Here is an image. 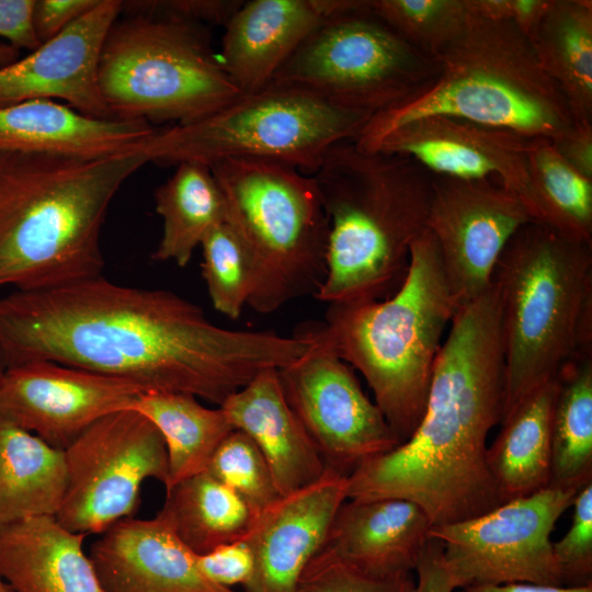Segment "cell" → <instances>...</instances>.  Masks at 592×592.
I'll return each instance as SVG.
<instances>
[{"label":"cell","mask_w":592,"mask_h":592,"mask_svg":"<svg viewBox=\"0 0 592 592\" xmlns=\"http://www.w3.org/2000/svg\"><path fill=\"white\" fill-rule=\"evenodd\" d=\"M312 345L299 334L225 329L175 293L102 275L0 298L7 367L49 361L218 406L260 372L286 367Z\"/></svg>","instance_id":"1"},{"label":"cell","mask_w":592,"mask_h":592,"mask_svg":"<svg viewBox=\"0 0 592 592\" xmlns=\"http://www.w3.org/2000/svg\"><path fill=\"white\" fill-rule=\"evenodd\" d=\"M504 394L501 306L492 283L456 309L413 433L353 470L348 498L409 500L432 525L499 506L503 502L488 467L487 437L502 421Z\"/></svg>","instance_id":"2"},{"label":"cell","mask_w":592,"mask_h":592,"mask_svg":"<svg viewBox=\"0 0 592 592\" xmlns=\"http://www.w3.org/2000/svg\"><path fill=\"white\" fill-rule=\"evenodd\" d=\"M148 158L0 152V287L49 289L102 275L100 236L122 184Z\"/></svg>","instance_id":"3"},{"label":"cell","mask_w":592,"mask_h":592,"mask_svg":"<svg viewBox=\"0 0 592 592\" xmlns=\"http://www.w3.org/2000/svg\"><path fill=\"white\" fill-rule=\"evenodd\" d=\"M312 175L329 220L327 274L315 297L328 305L389 297L426 229L434 175L410 157L352 140L332 146Z\"/></svg>","instance_id":"4"},{"label":"cell","mask_w":592,"mask_h":592,"mask_svg":"<svg viewBox=\"0 0 592 592\" xmlns=\"http://www.w3.org/2000/svg\"><path fill=\"white\" fill-rule=\"evenodd\" d=\"M456 309L435 239L425 229L412 243L392 295L329 304L323 322L304 327L363 375L402 443L422 418L442 337Z\"/></svg>","instance_id":"5"},{"label":"cell","mask_w":592,"mask_h":592,"mask_svg":"<svg viewBox=\"0 0 592 592\" xmlns=\"http://www.w3.org/2000/svg\"><path fill=\"white\" fill-rule=\"evenodd\" d=\"M492 283L501 306L504 418L566 363L592 352V243L530 221L503 249Z\"/></svg>","instance_id":"6"},{"label":"cell","mask_w":592,"mask_h":592,"mask_svg":"<svg viewBox=\"0 0 592 592\" xmlns=\"http://www.w3.org/2000/svg\"><path fill=\"white\" fill-rule=\"evenodd\" d=\"M432 58L439 69L434 80L401 104L373 115L352 140L358 148L367 149L396 127L429 115L550 140L573 123L528 38L511 22L473 15Z\"/></svg>","instance_id":"7"},{"label":"cell","mask_w":592,"mask_h":592,"mask_svg":"<svg viewBox=\"0 0 592 592\" xmlns=\"http://www.w3.org/2000/svg\"><path fill=\"white\" fill-rule=\"evenodd\" d=\"M227 224L249 252L257 285L248 305L271 314L312 295L327 274L329 220L314 175L277 160L230 158L208 166Z\"/></svg>","instance_id":"8"},{"label":"cell","mask_w":592,"mask_h":592,"mask_svg":"<svg viewBox=\"0 0 592 592\" xmlns=\"http://www.w3.org/2000/svg\"><path fill=\"white\" fill-rule=\"evenodd\" d=\"M99 87L114 118L186 124L237 99L201 23L132 13L115 21L99 61Z\"/></svg>","instance_id":"9"},{"label":"cell","mask_w":592,"mask_h":592,"mask_svg":"<svg viewBox=\"0 0 592 592\" xmlns=\"http://www.w3.org/2000/svg\"><path fill=\"white\" fill-rule=\"evenodd\" d=\"M369 118L308 92L270 84L200 119L156 129L136 150L162 166L262 158L312 175L326 152L354 140Z\"/></svg>","instance_id":"10"},{"label":"cell","mask_w":592,"mask_h":592,"mask_svg":"<svg viewBox=\"0 0 592 592\" xmlns=\"http://www.w3.org/2000/svg\"><path fill=\"white\" fill-rule=\"evenodd\" d=\"M437 70L432 57L371 11L368 0H353L315 27L271 84L372 117L422 91Z\"/></svg>","instance_id":"11"},{"label":"cell","mask_w":592,"mask_h":592,"mask_svg":"<svg viewBox=\"0 0 592 592\" xmlns=\"http://www.w3.org/2000/svg\"><path fill=\"white\" fill-rule=\"evenodd\" d=\"M67 486L56 515L71 532L101 534L137 509L144 481L168 482L158 429L136 410L110 413L64 449Z\"/></svg>","instance_id":"12"},{"label":"cell","mask_w":592,"mask_h":592,"mask_svg":"<svg viewBox=\"0 0 592 592\" xmlns=\"http://www.w3.org/2000/svg\"><path fill=\"white\" fill-rule=\"evenodd\" d=\"M579 490L549 485L468 520L432 525L429 537L457 589L513 582L562 585L551 532Z\"/></svg>","instance_id":"13"},{"label":"cell","mask_w":592,"mask_h":592,"mask_svg":"<svg viewBox=\"0 0 592 592\" xmlns=\"http://www.w3.org/2000/svg\"><path fill=\"white\" fill-rule=\"evenodd\" d=\"M300 330L315 344L300 360L277 371L281 386L326 467L349 476L401 442L363 391L354 368L304 325Z\"/></svg>","instance_id":"14"},{"label":"cell","mask_w":592,"mask_h":592,"mask_svg":"<svg viewBox=\"0 0 592 592\" xmlns=\"http://www.w3.org/2000/svg\"><path fill=\"white\" fill-rule=\"evenodd\" d=\"M530 221L521 198L493 180L434 175L426 229L457 308L491 286L503 249Z\"/></svg>","instance_id":"15"},{"label":"cell","mask_w":592,"mask_h":592,"mask_svg":"<svg viewBox=\"0 0 592 592\" xmlns=\"http://www.w3.org/2000/svg\"><path fill=\"white\" fill-rule=\"evenodd\" d=\"M145 390L118 377L36 361L9 366L0 385V418L64 451L101 418L132 409Z\"/></svg>","instance_id":"16"},{"label":"cell","mask_w":592,"mask_h":592,"mask_svg":"<svg viewBox=\"0 0 592 592\" xmlns=\"http://www.w3.org/2000/svg\"><path fill=\"white\" fill-rule=\"evenodd\" d=\"M530 139L457 117L429 115L396 127L363 150L410 157L435 177L493 180L517 195L530 214Z\"/></svg>","instance_id":"17"},{"label":"cell","mask_w":592,"mask_h":592,"mask_svg":"<svg viewBox=\"0 0 592 592\" xmlns=\"http://www.w3.org/2000/svg\"><path fill=\"white\" fill-rule=\"evenodd\" d=\"M122 1L100 0L88 13L14 62L0 68V106L59 99L96 118H114L99 87V61Z\"/></svg>","instance_id":"18"},{"label":"cell","mask_w":592,"mask_h":592,"mask_svg":"<svg viewBox=\"0 0 592 592\" xmlns=\"http://www.w3.org/2000/svg\"><path fill=\"white\" fill-rule=\"evenodd\" d=\"M348 499V476L327 468L317 481L281 496L255 516L242 537L254 556L247 592H296L308 562L323 548Z\"/></svg>","instance_id":"19"},{"label":"cell","mask_w":592,"mask_h":592,"mask_svg":"<svg viewBox=\"0 0 592 592\" xmlns=\"http://www.w3.org/2000/svg\"><path fill=\"white\" fill-rule=\"evenodd\" d=\"M89 557L104 592H236L210 581L159 513L125 517L100 534Z\"/></svg>","instance_id":"20"},{"label":"cell","mask_w":592,"mask_h":592,"mask_svg":"<svg viewBox=\"0 0 592 592\" xmlns=\"http://www.w3.org/2000/svg\"><path fill=\"white\" fill-rule=\"evenodd\" d=\"M345 0L243 1L225 24L220 65L242 94L269 87L277 71Z\"/></svg>","instance_id":"21"},{"label":"cell","mask_w":592,"mask_h":592,"mask_svg":"<svg viewBox=\"0 0 592 592\" xmlns=\"http://www.w3.org/2000/svg\"><path fill=\"white\" fill-rule=\"evenodd\" d=\"M432 523L414 502L383 498L346 499L323 548L366 573H411L429 540Z\"/></svg>","instance_id":"22"},{"label":"cell","mask_w":592,"mask_h":592,"mask_svg":"<svg viewBox=\"0 0 592 592\" xmlns=\"http://www.w3.org/2000/svg\"><path fill=\"white\" fill-rule=\"evenodd\" d=\"M277 368H266L218 406L258 446L281 496L322 477L327 467L289 407Z\"/></svg>","instance_id":"23"},{"label":"cell","mask_w":592,"mask_h":592,"mask_svg":"<svg viewBox=\"0 0 592 592\" xmlns=\"http://www.w3.org/2000/svg\"><path fill=\"white\" fill-rule=\"evenodd\" d=\"M155 130L147 121L91 117L46 99L0 106V152L104 157L135 150Z\"/></svg>","instance_id":"24"},{"label":"cell","mask_w":592,"mask_h":592,"mask_svg":"<svg viewBox=\"0 0 592 592\" xmlns=\"http://www.w3.org/2000/svg\"><path fill=\"white\" fill-rule=\"evenodd\" d=\"M86 537L56 516L1 526L0 576L14 592H104L83 550Z\"/></svg>","instance_id":"25"},{"label":"cell","mask_w":592,"mask_h":592,"mask_svg":"<svg viewBox=\"0 0 592 592\" xmlns=\"http://www.w3.org/2000/svg\"><path fill=\"white\" fill-rule=\"evenodd\" d=\"M558 375L536 389L501 421L487 463L502 502L547 488L551 480V419Z\"/></svg>","instance_id":"26"},{"label":"cell","mask_w":592,"mask_h":592,"mask_svg":"<svg viewBox=\"0 0 592 592\" xmlns=\"http://www.w3.org/2000/svg\"><path fill=\"white\" fill-rule=\"evenodd\" d=\"M66 486L64 451L0 418V527L56 516Z\"/></svg>","instance_id":"27"},{"label":"cell","mask_w":592,"mask_h":592,"mask_svg":"<svg viewBox=\"0 0 592 592\" xmlns=\"http://www.w3.org/2000/svg\"><path fill=\"white\" fill-rule=\"evenodd\" d=\"M574 122H592V1L549 0L527 37Z\"/></svg>","instance_id":"28"},{"label":"cell","mask_w":592,"mask_h":592,"mask_svg":"<svg viewBox=\"0 0 592 592\" xmlns=\"http://www.w3.org/2000/svg\"><path fill=\"white\" fill-rule=\"evenodd\" d=\"M155 190L156 212L162 219V235L151 254L153 261L189 264L205 237L227 223L223 192L207 164L184 161Z\"/></svg>","instance_id":"29"},{"label":"cell","mask_w":592,"mask_h":592,"mask_svg":"<svg viewBox=\"0 0 592 592\" xmlns=\"http://www.w3.org/2000/svg\"><path fill=\"white\" fill-rule=\"evenodd\" d=\"M132 410L146 417L163 437L169 470L166 490L206 471L217 447L235 430L220 407L207 408L185 392L144 391Z\"/></svg>","instance_id":"30"},{"label":"cell","mask_w":592,"mask_h":592,"mask_svg":"<svg viewBox=\"0 0 592 592\" xmlns=\"http://www.w3.org/2000/svg\"><path fill=\"white\" fill-rule=\"evenodd\" d=\"M195 554L242 538L255 516L228 487L203 471L166 490L158 512Z\"/></svg>","instance_id":"31"},{"label":"cell","mask_w":592,"mask_h":592,"mask_svg":"<svg viewBox=\"0 0 592 592\" xmlns=\"http://www.w3.org/2000/svg\"><path fill=\"white\" fill-rule=\"evenodd\" d=\"M527 173L532 220L592 243V179L566 162L545 137L530 139Z\"/></svg>","instance_id":"32"},{"label":"cell","mask_w":592,"mask_h":592,"mask_svg":"<svg viewBox=\"0 0 592 592\" xmlns=\"http://www.w3.org/2000/svg\"><path fill=\"white\" fill-rule=\"evenodd\" d=\"M551 419V486L580 490L592 481V352L558 373Z\"/></svg>","instance_id":"33"},{"label":"cell","mask_w":592,"mask_h":592,"mask_svg":"<svg viewBox=\"0 0 592 592\" xmlns=\"http://www.w3.org/2000/svg\"><path fill=\"white\" fill-rule=\"evenodd\" d=\"M369 9L405 41L434 57L473 18L468 0H368Z\"/></svg>","instance_id":"34"},{"label":"cell","mask_w":592,"mask_h":592,"mask_svg":"<svg viewBox=\"0 0 592 592\" xmlns=\"http://www.w3.org/2000/svg\"><path fill=\"white\" fill-rule=\"evenodd\" d=\"M201 248L202 274L214 308L231 319L239 318L257 285L249 252L227 223L215 227Z\"/></svg>","instance_id":"35"},{"label":"cell","mask_w":592,"mask_h":592,"mask_svg":"<svg viewBox=\"0 0 592 592\" xmlns=\"http://www.w3.org/2000/svg\"><path fill=\"white\" fill-rule=\"evenodd\" d=\"M206 471L232 490L254 516L281 497L262 453L239 430H232L220 443Z\"/></svg>","instance_id":"36"},{"label":"cell","mask_w":592,"mask_h":592,"mask_svg":"<svg viewBox=\"0 0 592 592\" xmlns=\"http://www.w3.org/2000/svg\"><path fill=\"white\" fill-rule=\"evenodd\" d=\"M414 583L411 573L373 576L322 548L304 569L296 592H412Z\"/></svg>","instance_id":"37"},{"label":"cell","mask_w":592,"mask_h":592,"mask_svg":"<svg viewBox=\"0 0 592 592\" xmlns=\"http://www.w3.org/2000/svg\"><path fill=\"white\" fill-rule=\"evenodd\" d=\"M573 514L565 536L553 543L562 585L592 584V481L576 494Z\"/></svg>","instance_id":"38"},{"label":"cell","mask_w":592,"mask_h":592,"mask_svg":"<svg viewBox=\"0 0 592 592\" xmlns=\"http://www.w3.org/2000/svg\"><path fill=\"white\" fill-rule=\"evenodd\" d=\"M197 563L210 581L230 589L235 584L246 587L254 573V556L243 538L197 555Z\"/></svg>","instance_id":"39"},{"label":"cell","mask_w":592,"mask_h":592,"mask_svg":"<svg viewBox=\"0 0 592 592\" xmlns=\"http://www.w3.org/2000/svg\"><path fill=\"white\" fill-rule=\"evenodd\" d=\"M243 1L237 0H172L128 2L132 12L171 16L196 23L225 26Z\"/></svg>","instance_id":"40"},{"label":"cell","mask_w":592,"mask_h":592,"mask_svg":"<svg viewBox=\"0 0 592 592\" xmlns=\"http://www.w3.org/2000/svg\"><path fill=\"white\" fill-rule=\"evenodd\" d=\"M474 15L513 23L526 37L543 18L549 0H468Z\"/></svg>","instance_id":"41"},{"label":"cell","mask_w":592,"mask_h":592,"mask_svg":"<svg viewBox=\"0 0 592 592\" xmlns=\"http://www.w3.org/2000/svg\"><path fill=\"white\" fill-rule=\"evenodd\" d=\"M100 0H35L33 24L39 43L55 37Z\"/></svg>","instance_id":"42"},{"label":"cell","mask_w":592,"mask_h":592,"mask_svg":"<svg viewBox=\"0 0 592 592\" xmlns=\"http://www.w3.org/2000/svg\"><path fill=\"white\" fill-rule=\"evenodd\" d=\"M35 0H0V36L14 48L34 50L41 43L33 24Z\"/></svg>","instance_id":"43"},{"label":"cell","mask_w":592,"mask_h":592,"mask_svg":"<svg viewBox=\"0 0 592 592\" xmlns=\"http://www.w3.org/2000/svg\"><path fill=\"white\" fill-rule=\"evenodd\" d=\"M556 151L573 169L592 179V122H574L551 140Z\"/></svg>","instance_id":"44"},{"label":"cell","mask_w":592,"mask_h":592,"mask_svg":"<svg viewBox=\"0 0 592 592\" xmlns=\"http://www.w3.org/2000/svg\"><path fill=\"white\" fill-rule=\"evenodd\" d=\"M412 592H454L457 588L443 558L442 544L429 537L415 566Z\"/></svg>","instance_id":"45"},{"label":"cell","mask_w":592,"mask_h":592,"mask_svg":"<svg viewBox=\"0 0 592 592\" xmlns=\"http://www.w3.org/2000/svg\"><path fill=\"white\" fill-rule=\"evenodd\" d=\"M459 592H592V584L583 587H566L513 582L496 585L466 587L460 589Z\"/></svg>","instance_id":"46"},{"label":"cell","mask_w":592,"mask_h":592,"mask_svg":"<svg viewBox=\"0 0 592 592\" xmlns=\"http://www.w3.org/2000/svg\"><path fill=\"white\" fill-rule=\"evenodd\" d=\"M19 49L10 44H0V68L18 60Z\"/></svg>","instance_id":"47"},{"label":"cell","mask_w":592,"mask_h":592,"mask_svg":"<svg viewBox=\"0 0 592 592\" xmlns=\"http://www.w3.org/2000/svg\"><path fill=\"white\" fill-rule=\"evenodd\" d=\"M5 369H7V365H5L2 352L0 350V385H1V382H2V378H3V375L5 373Z\"/></svg>","instance_id":"48"},{"label":"cell","mask_w":592,"mask_h":592,"mask_svg":"<svg viewBox=\"0 0 592 592\" xmlns=\"http://www.w3.org/2000/svg\"><path fill=\"white\" fill-rule=\"evenodd\" d=\"M0 592H14L12 588L0 576Z\"/></svg>","instance_id":"49"}]
</instances>
